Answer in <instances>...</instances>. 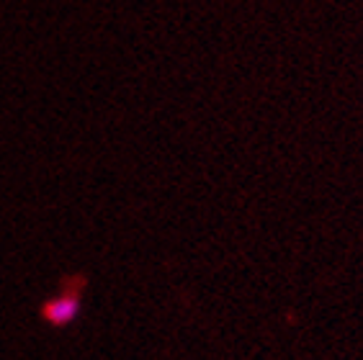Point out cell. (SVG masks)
Returning <instances> with one entry per match:
<instances>
[{
	"mask_svg": "<svg viewBox=\"0 0 363 360\" xmlns=\"http://www.w3.org/2000/svg\"><path fill=\"white\" fill-rule=\"evenodd\" d=\"M85 281L83 273H67L60 281V288L52 298H47L39 306V319L52 330H65L77 319L80 309H83V293H85Z\"/></svg>",
	"mask_w": 363,
	"mask_h": 360,
	"instance_id": "obj_1",
	"label": "cell"
}]
</instances>
